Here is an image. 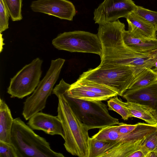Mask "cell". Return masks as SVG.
<instances>
[{
    "label": "cell",
    "mask_w": 157,
    "mask_h": 157,
    "mask_svg": "<svg viewBox=\"0 0 157 157\" xmlns=\"http://www.w3.org/2000/svg\"><path fill=\"white\" fill-rule=\"evenodd\" d=\"M52 94L58 98L57 116L63 127L66 150L73 155L89 157L90 137L88 130L76 116L64 95L54 88Z\"/></svg>",
    "instance_id": "obj_1"
},
{
    "label": "cell",
    "mask_w": 157,
    "mask_h": 157,
    "mask_svg": "<svg viewBox=\"0 0 157 157\" xmlns=\"http://www.w3.org/2000/svg\"><path fill=\"white\" fill-rule=\"evenodd\" d=\"M71 85L63 79L54 88L62 93L76 116L88 130L118 124L119 120L111 116L107 105L102 101H87L69 96Z\"/></svg>",
    "instance_id": "obj_2"
},
{
    "label": "cell",
    "mask_w": 157,
    "mask_h": 157,
    "mask_svg": "<svg viewBox=\"0 0 157 157\" xmlns=\"http://www.w3.org/2000/svg\"><path fill=\"white\" fill-rule=\"evenodd\" d=\"M146 68L130 65H101L83 72L79 79L105 85L122 96L139 74Z\"/></svg>",
    "instance_id": "obj_3"
},
{
    "label": "cell",
    "mask_w": 157,
    "mask_h": 157,
    "mask_svg": "<svg viewBox=\"0 0 157 157\" xmlns=\"http://www.w3.org/2000/svg\"><path fill=\"white\" fill-rule=\"evenodd\" d=\"M10 142L16 148L18 157H63L53 151L44 138L36 134L20 117L14 119Z\"/></svg>",
    "instance_id": "obj_4"
},
{
    "label": "cell",
    "mask_w": 157,
    "mask_h": 157,
    "mask_svg": "<svg viewBox=\"0 0 157 157\" xmlns=\"http://www.w3.org/2000/svg\"><path fill=\"white\" fill-rule=\"evenodd\" d=\"M65 59L58 58L51 61L50 67L32 94L24 102L22 115L26 121L45 107L47 99L52 93Z\"/></svg>",
    "instance_id": "obj_5"
},
{
    "label": "cell",
    "mask_w": 157,
    "mask_h": 157,
    "mask_svg": "<svg viewBox=\"0 0 157 157\" xmlns=\"http://www.w3.org/2000/svg\"><path fill=\"white\" fill-rule=\"evenodd\" d=\"M101 65H130L143 68L154 67L157 49L146 52L133 50L120 42L112 48H102Z\"/></svg>",
    "instance_id": "obj_6"
},
{
    "label": "cell",
    "mask_w": 157,
    "mask_h": 157,
    "mask_svg": "<svg viewBox=\"0 0 157 157\" xmlns=\"http://www.w3.org/2000/svg\"><path fill=\"white\" fill-rule=\"evenodd\" d=\"M52 44L59 50L70 52L96 54L101 57L102 47L97 34L82 31L64 32L52 41Z\"/></svg>",
    "instance_id": "obj_7"
},
{
    "label": "cell",
    "mask_w": 157,
    "mask_h": 157,
    "mask_svg": "<svg viewBox=\"0 0 157 157\" xmlns=\"http://www.w3.org/2000/svg\"><path fill=\"white\" fill-rule=\"evenodd\" d=\"M43 62L36 58L11 78L7 90L11 98L22 99L33 93L40 81Z\"/></svg>",
    "instance_id": "obj_8"
},
{
    "label": "cell",
    "mask_w": 157,
    "mask_h": 157,
    "mask_svg": "<svg viewBox=\"0 0 157 157\" xmlns=\"http://www.w3.org/2000/svg\"><path fill=\"white\" fill-rule=\"evenodd\" d=\"M157 130V124L151 125L140 123L133 131L127 134H121L114 130L112 125L100 129L91 137L109 142L123 141L132 143L142 146L147 138Z\"/></svg>",
    "instance_id": "obj_9"
},
{
    "label": "cell",
    "mask_w": 157,
    "mask_h": 157,
    "mask_svg": "<svg viewBox=\"0 0 157 157\" xmlns=\"http://www.w3.org/2000/svg\"><path fill=\"white\" fill-rule=\"evenodd\" d=\"M137 7L132 0H104L94 10V20L95 23L101 25L126 18Z\"/></svg>",
    "instance_id": "obj_10"
},
{
    "label": "cell",
    "mask_w": 157,
    "mask_h": 157,
    "mask_svg": "<svg viewBox=\"0 0 157 157\" xmlns=\"http://www.w3.org/2000/svg\"><path fill=\"white\" fill-rule=\"evenodd\" d=\"M30 7L34 12L70 21L73 20L76 13L74 5L68 0H37L32 2Z\"/></svg>",
    "instance_id": "obj_11"
},
{
    "label": "cell",
    "mask_w": 157,
    "mask_h": 157,
    "mask_svg": "<svg viewBox=\"0 0 157 157\" xmlns=\"http://www.w3.org/2000/svg\"><path fill=\"white\" fill-rule=\"evenodd\" d=\"M27 124L33 129L42 131L51 135H60L64 139L62 125L57 116L39 112L32 116Z\"/></svg>",
    "instance_id": "obj_12"
},
{
    "label": "cell",
    "mask_w": 157,
    "mask_h": 157,
    "mask_svg": "<svg viewBox=\"0 0 157 157\" xmlns=\"http://www.w3.org/2000/svg\"><path fill=\"white\" fill-rule=\"evenodd\" d=\"M122 97L127 101L148 106L157 112V81L142 87L128 90Z\"/></svg>",
    "instance_id": "obj_13"
},
{
    "label": "cell",
    "mask_w": 157,
    "mask_h": 157,
    "mask_svg": "<svg viewBox=\"0 0 157 157\" xmlns=\"http://www.w3.org/2000/svg\"><path fill=\"white\" fill-rule=\"evenodd\" d=\"M125 18L128 24V30L134 36L145 40L157 39L156 30L154 26L134 11Z\"/></svg>",
    "instance_id": "obj_14"
},
{
    "label": "cell",
    "mask_w": 157,
    "mask_h": 157,
    "mask_svg": "<svg viewBox=\"0 0 157 157\" xmlns=\"http://www.w3.org/2000/svg\"><path fill=\"white\" fill-rule=\"evenodd\" d=\"M128 109L130 117H135L145 121L147 124L154 125L157 124V112L150 106L133 102H123Z\"/></svg>",
    "instance_id": "obj_15"
},
{
    "label": "cell",
    "mask_w": 157,
    "mask_h": 157,
    "mask_svg": "<svg viewBox=\"0 0 157 157\" xmlns=\"http://www.w3.org/2000/svg\"><path fill=\"white\" fill-rule=\"evenodd\" d=\"M14 119L11 111L3 99H0V141L10 142L11 134Z\"/></svg>",
    "instance_id": "obj_16"
},
{
    "label": "cell",
    "mask_w": 157,
    "mask_h": 157,
    "mask_svg": "<svg viewBox=\"0 0 157 157\" xmlns=\"http://www.w3.org/2000/svg\"><path fill=\"white\" fill-rule=\"evenodd\" d=\"M124 44L133 50L146 52L157 49V39L145 40L134 36L128 30H125L123 35Z\"/></svg>",
    "instance_id": "obj_17"
},
{
    "label": "cell",
    "mask_w": 157,
    "mask_h": 157,
    "mask_svg": "<svg viewBox=\"0 0 157 157\" xmlns=\"http://www.w3.org/2000/svg\"><path fill=\"white\" fill-rule=\"evenodd\" d=\"M67 92L71 97L85 101H103L110 99L107 97L93 92L74 83L71 85Z\"/></svg>",
    "instance_id": "obj_18"
},
{
    "label": "cell",
    "mask_w": 157,
    "mask_h": 157,
    "mask_svg": "<svg viewBox=\"0 0 157 157\" xmlns=\"http://www.w3.org/2000/svg\"><path fill=\"white\" fill-rule=\"evenodd\" d=\"M81 87L110 98L118 95L113 90L104 85L84 79H79L74 83Z\"/></svg>",
    "instance_id": "obj_19"
},
{
    "label": "cell",
    "mask_w": 157,
    "mask_h": 157,
    "mask_svg": "<svg viewBox=\"0 0 157 157\" xmlns=\"http://www.w3.org/2000/svg\"><path fill=\"white\" fill-rule=\"evenodd\" d=\"M157 81V74L151 68H146L137 76L128 90L142 87Z\"/></svg>",
    "instance_id": "obj_20"
},
{
    "label": "cell",
    "mask_w": 157,
    "mask_h": 157,
    "mask_svg": "<svg viewBox=\"0 0 157 157\" xmlns=\"http://www.w3.org/2000/svg\"><path fill=\"white\" fill-rule=\"evenodd\" d=\"M13 21L22 19L21 14L22 0H2Z\"/></svg>",
    "instance_id": "obj_21"
},
{
    "label": "cell",
    "mask_w": 157,
    "mask_h": 157,
    "mask_svg": "<svg viewBox=\"0 0 157 157\" xmlns=\"http://www.w3.org/2000/svg\"><path fill=\"white\" fill-rule=\"evenodd\" d=\"M123 102L118 98L117 95L112 97L107 101L108 109L116 112L124 120H127L130 117V113L128 109L124 105Z\"/></svg>",
    "instance_id": "obj_22"
},
{
    "label": "cell",
    "mask_w": 157,
    "mask_h": 157,
    "mask_svg": "<svg viewBox=\"0 0 157 157\" xmlns=\"http://www.w3.org/2000/svg\"><path fill=\"white\" fill-rule=\"evenodd\" d=\"M110 143L90 138L89 157H101L108 147Z\"/></svg>",
    "instance_id": "obj_23"
},
{
    "label": "cell",
    "mask_w": 157,
    "mask_h": 157,
    "mask_svg": "<svg viewBox=\"0 0 157 157\" xmlns=\"http://www.w3.org/2000/svg\"><path fill=\"white\" fill-rule=\"evenodd\" d=\"M141 17L151 24L155 27L156 30L157 29V12L151 10L137 6V8L134 11Z\"/></svg>",
    "instance_id": "obj_24"
},
{
    "label": "cell",
    "mask_w": 157,
    "mask_h": 157,
    "mask_svg": "<svg viewBox=\"0 0 157 157\" xmlns=\"http://www.w3.org/2000/svg\"><path fill=\"white\" fill-rule=\"evenodd\" d=\"M140 150L144 153L145 157L150 151L157 152V130L147 138Z\"/></svg>",
    "instance_id": "obj_25"
},
{
    "label": "cell",
    "mask_w": 157,
    "mask_h": 157,
    "mask_svg": "<svg viewBox=\"0 0 157 157\" xmlns=\"http://www.w3.org/2000/svg\"><path fill=\"white\" fill-rule=\"evenodd\" d=\"M0 157H18L17 151L11 143L0 141Z\"/></svg>",
    "instance_id": "obj_26"
},
{
    "label": "cell",
    "mask_w": 157,
    "mask_h": 157,
    "mask_svg": "<svg viewBox=\"0 0 157 157\" xmlns=\"http://www.w3.org/2000/svg\"><path fill=\"white\" fill-rule=\"evenodd\" d=\"M9 13L2 0H0V33H2L9 28Z\"/></svg>",
    "instance_id": "obj_27"
},
{
    "label": "cell",
    "mask_w": 157,
    "mask_h": 157,
    "mask_svg": "<svg viewBox=\"0 0 157 157\" xmlns=\"http://www.w3.org/2000/svg\"><path fill=\"white\" fill-rule=\"evenodd\" d=\"M140 123L134 124H128L123 123H119L118 125H112L113 129L119 133L127 134L135 130L140 125Z\"/></svg>",
    "instance_id": "obj_28"
},
{
    "label": "cell",
    "mask_w": 157,
    "mask_h": 157,
    "mask_svg": "<svg viewBox=\"0 0 157 157\" xmlns=\"http://www.w3.org/2000/svg\"><path fill=\"white\" fill-rule=\"evenodd\" d=\"M129 157H145V155L141 150H138L132 153Z\"/></svg>",
    "instance_id": "obj_29"
},
{
    "label": "cell",
    "mask_w": 157,
    "mask_h": 157,
    "mask_svg": "<svg viewBox=\"0 0 157 157\" xmlns=\"http://www.w3.org/2000/svg\"><path fill=\"white\" fill-rule=\"evenodd\" d=\"M145 157H157V152L154 151H150L147 154Z\"/></svg>",
    "instance_id": "obj_30"
},
{
    "label": "cell",
    "mask_w": 157,
    "mask_h": 157,
    "mask_svg": "<svg viewBox=\"0 0 157 157\" xmlns=\"http://www.w3.org/2000/svg\"><path fill=\"white\" fill-rule=\"evenodd\" d=\"M0 52L1 53L3 49V46L5 44L3 43L4 39L2 37V34L0 33Z\"/></svg>",
    "instance_id": "obj_31"
},
{
    "label": "cell",
    "mask_w": 157,
    "mask_h": 157,
    "mask_svg": "<svg viewBox=\"0 0 157 157\" xmlns=\"http://www.w3.org/2000/svg\"><path fill=\"white\" fill-rule=\"evenodd\" d=\"M154 67L155 68L153 69H152V70L154 72L157 74V59L155 62Z\"/></svg>",
    "instance_id": "obj_32"
},
{
    "label": "cell",
    "mask_w": 157,
    "mask_h": 157,
    "mask_svg": "<svg viewBox=\"0 0 157 157\" xmlns=\"http://www.w3.org/2000/svg\"><path fill=\"white\" fill-rule=\"evenodd\" d=\"M156 32H157V29H156Z\"/></svg>",
    "instance_id": "obj_33"
}]
</instances>
